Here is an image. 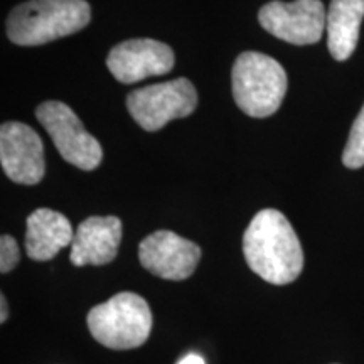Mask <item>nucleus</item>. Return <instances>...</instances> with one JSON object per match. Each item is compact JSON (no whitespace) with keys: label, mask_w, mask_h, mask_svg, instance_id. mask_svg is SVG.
Listing matches in <instances>:
<instances>
[{"label":"nucleus","mask_w":364,"mask_h":364,"mask_svg":"<svg viewBox=\"0 0 364 364\" xmlns=\"http://www.w3.org/2000/svg\"><path fill=\"white\" fill-rule=\"evenodd\" d=\"M250 270L273 285L292 284L304 270V250L289 220L277 209H263L243 235Z\"/></svg>","instance_id":"f257e3e1"},{"label":"nucleus","mask_w":364,"mask_h":364,"mask_svg":"<svg viewBox=\"0 0 364 364\" xmlns=\"http://www.w3.org/2000/svg\"><path fill=\"white\" fill-rule=\"evenodd\" d=\"M91 19L86 0H29L7 17V36L14 44L41 46L85 29Z\"/></svg>","instance_id":"f03ea898"},{"label":"nucleus","mask_w":364,"mask_h":364,"mask_svg":"<svg viewBox=\"0 0 364 364\" xmlns=\"http://www.w3.org/2000/svg\"><path fill=\"white\" fill-rule=\"evenodd\" d=\"M231 85L233 98L241 110L253 118H267L280 108L289 80L277 59L247 51L236 58Z\"/></svg>","instance_id":"7ed1b4c3"},{"label":"nucleus","mask_w":364,"mask_h":364,"mask_svg":"<svg viewBox=\"0 0 364 364\" xmlns=\"http://www.w3.org/2000/svg\"><path fill=\"white\" fill-rule=\"evenodd\" d=\"M88 329L100 344L115 351L135 349L149 339L152 312L147 300L132 292L113 295L88 312Z\"/></svg>","instance_id":"20e7f679"},{"label":"nucleus","mask_w":364,"mask_h":364,"mask_svg":"<svg viewBox=\"0 0 364 364\" xmlns=\"http://www.w3.org/2000/svg\"><path fill=\"white\" fill-rule=\"evenodd\" d=\"M36 117L66 162L81 171H95L102 164V145L88 134L78 115L68 105L44 102L36 108Z\"/></svg>","instance_id":"39448f33"},{"label":"nucleus","mask_w":364,"mask_h":364,"mask_svg":"<svg viewBox=\"0 0 364 364\" xmlns=\"http://www.w3.org/2000/svg\"><path fill=\"white\" fill-rule=\"evenodd\" d=\"M198 105V93L188 78L150 85L127 97L134 120L147 132H157L176 118L189 117Z\"/></svg>","instance_id":"423d86ee"},{"label":"nucleus","mask_w":364,"mask_h":364,"mask_svg":"<svg viewBox=\"0 0 364 364\" xmlns=\"http://www.w3.org/2000/svg\"><path fill=\"white\" fill-rule=\"evenodd\" d=\"M258 21L263 29L277 39L295 46H307L321 41L327 12L321 0H275L260 9Z\"/></svg>","instance_id":"0eeeda50"},{"label":"nucleus","mask_w":364,"mask_h":364,"mask_svg":"<svg viewBox=\"0 0 364 364\" xmlns=\"http://www.w3.org/2000/svg\"><path fill=\"white\" fill-rule=\"evenodd\" d=\"M0 164L7 177L17 184L34 186L46 172L44 145L29 125L6 122L0 127Z\"/></svg>","instance_id":"6e6552de"},{"label":"nucleus","mask_w":364,"mask_h":364,"mask_svg":"<svg viewBox=\"0 0 364 364\" xmlns=\"http://www.w3.org/2000/svg\"><path fill=\"white\" fill-rule=\"evenodd\" d=\"M139 260L159 279L181 282L194 273L201 248L172 231H156L139 245Z\"/></svg>","instance_id":"1a4fd4ad"},{"label":"nucleus","mask_w":364,"mask_h":364,"mask_svg":"<svg viewBox=\"0 0 364 364\" xmlns=\"http://www.w3.org/2000/svg\"><path fill=\"white\" fill-rule=\"evenodd\" d=\"M107 66L115 80L130 85L150 76L167 75L174 66V53L156 39H130L112 49Z\"/></svg>","instance_id":"9d476101"},{"label":"nucleus","mask_w":364,"mask_h":364,"mask_svg":"<svg viewBox=\"0 0 364 364\" xmlns=\"http://www.w3.org/2000/svg\"><path fill=\"white\" fill-rule=\"evenodd\" d=\"M122 221L117 216H91L76 228L70 260L75 267L107 265L120 247Z\"/></svg>","instance_id":"9b49d317"},{"label":"nucleus","mask_w":364,"mask_h":364,"mask_svg":"<svg viewBox=\"0 0 364 364\" xmlns=\"http://www.w3.org/2000/svg\"><path fill=\"white\" fill-rule=\"evenodd\" d=\"M75 231L61 213L39 208L26 221V252L31 260H53L63 248L71 247Z\"/></svg>","instance_id":"f8f14e48"},{"label":"nucleus","mask_w":364,"mask_h":364,"mask_svg":"<svg viewBox=\"0 0 364 364\" xmlns=\"http://www.w3.org/2000/svg\"><path fill=\"white\" fill-rule=\"evenodd\" d=\"M364 17V0H331L327 11V48L336 61L353 56Z\"/></svg>","instance_id":"ddd939ff"},{"label":"nucleus","mask_w":364,"mask_h":364,"mask_svg":"<svg viewBox=\"0 0 364 364\" xmlns=\"http://www.w3.org/2000/svg\"><path fill=\"white\" fill-rule=\"evenodd\" d=\"M343 164L348 169L364 167V105L354 120L343 152Z\"/></svg>","instance_id":"4468645a"},{"label":"nucleus","mask_w":364,"mask_h":364,"mask_svg":"<svg viewBox=\"0 0 364 364\" xmlns=\"http://www.w3.org/2000/svg\"><path fill=\"white\" fill-rule=\"evenodd\" d=\"M21 260L17 241L11 235H2L0 238V272L9 273L17 267Z\"/></svg>","instance_id":"2eb2a0df"},{"label":"nucleus","mask_w":364,"mask_h":364,"mask_svg":"<svg viewBox=\"0 0 364 364\" xmlns=\"http://www.w3.org/2000/svg\"><path fill=\"white\" fill-rule=\"evenodd\" d=\"M9 317V307H7V299L6 295H0V322H6Z\"/></svg>","instance_id":"dca6fc26"},{"label":"nucleus","mask_w":364,"mask_h":364,"mask_svg":"<svg viewBox=\"0 0 364 364\" xmlns=\"http://www.w3.org/2000/svg\"><path fill=\"white\" fill-rule=\"evenodd\" d=\"M177 364H206V363H204V359L201 356H198V354H188V356L181 359Z\"/></svg>","instance_id":"f3484780"}]
</instances>
